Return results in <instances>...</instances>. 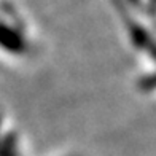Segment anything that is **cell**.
<instances>
[{
    "mask_svg": "<svg viewBox=\"0 0 156 156\" xmlns=\"http://www.w3.org/2000/svg\"><path fill=\"white\" fill-rule=\"evenodd\" d=\"M119 19H123L126 26V34L131 46L148 62V70L140 78L142 89L156 91V35L150 30L140 15L126 2V0H113Z\"/></svg>",
    "mask_w": 156,
    "mask_h": 156,
    "instance_id": "6da1fadb",
    "label": "cell"
},
{
    "mask_svg": "<svg viewBox=\"0 0 156 156\" xmlns=\"http://www.w3.org/2000/svg\"><path fill=\"white\" fill-rule=\"evenodd\" d=\"M0 49L13 58H24L32 51V35L29 26L11 6L0 10Z\"/></svg>",
    "mask_w": 156,
    "mask_h": 156,
    "instance_id": "7a4b0ae2",
    "label": "cell"
}]
</instances>
